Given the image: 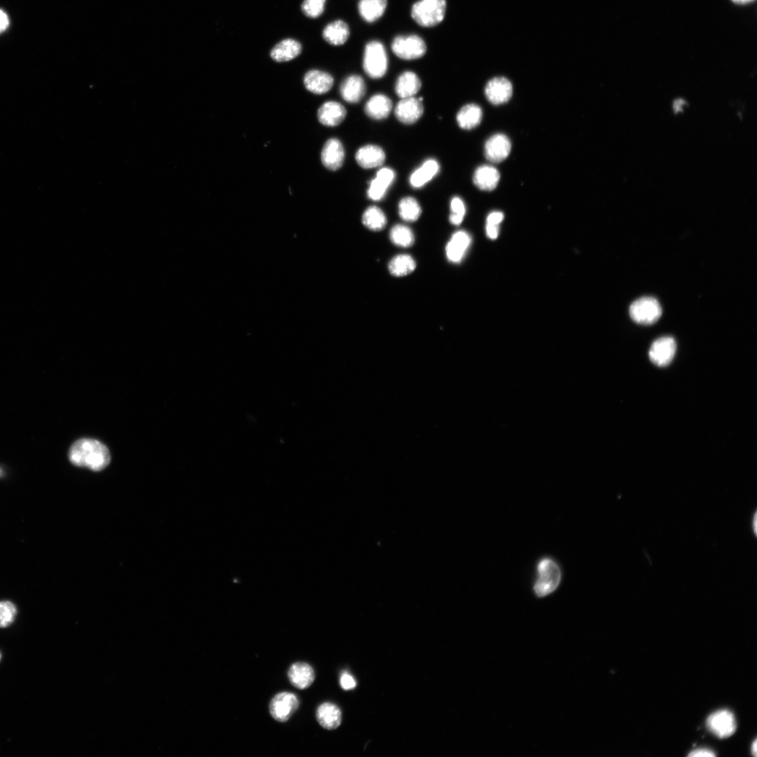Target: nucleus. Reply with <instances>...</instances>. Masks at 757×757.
<instances>
[{
    "mask_svg": "<svg viewBox=\"0 0 757 757\" xmlns=\"http://www.w3.org/2000/svg\"><path fill=\"white\" fill-rule=\"evenodd\" d=\"M69 460L73 465L100 472L111 462V453L108 448L101 442L83 439L76 442L70 449Z\"/></svg>",
    "mask_w": 757,
    "mask_h": 757,
    "instance_id": "f257e3e1",
    "label": "nucleus"
},
{
    "mask_svg": "<svg viewBox=\"0 0 757 757\" xmlns=\"http://www.w3.org/2000/svg\"><path fill=\"white\" fill-rule=\"evenodd\" d=\"M562 580V571L559 565L550 558H544L537 565V577L534 591L539 597H544L554 593Z\"/></svg>",
    "mask_w": 757,
    "mask_h": 757,
    "instance_id": "f03ea898",
    "label": "nucleus"
},
{
    "mask_svg": "<svg viewBox=\"0 0 757 757\" xmlns=\"http://www.w3.org/2000/svg\"><path fill=\"white\" fill-rule=\"evenodd\" d=\"M446 10V0H420L413 6L411 16L420 27L432 28L444 20Z\"/></svg>",
    "mask_w": 757,
    "mask_h": 757,
    "instance_id": "7ed1b4c3",
    "label": "nucleus"
},
{
    "mask_svg": "<svg viewBox=\"0 0 757 757\" xmlns=\"http://www.w3.org/2000/svg\"><path fill=\"white\" fill-rule=\"evenodd\" d=\"M363 69L372 79L383 78L388 69V57L385 46L381 42L372 41L365 47Z\"/></svg>",
    "mask_w": 757,
    "mask_h": 757,
    "instance_id": "20e7f679",
    "label": "nucleus"
},
{
    "mask_svg": "<svg viewBox=\"0 0 757 757\" xmlns=\"http://www.w3.org/2000/svg\"><path fill=\"white\" fill-rule=\"evenodd\" d=\"M395 55L403 60H416L423 57L427 52L424 40L416 35L397 37L392 45Z\"/></svg>",
    "mask_w": 757,
    "mask_h": 757,
    "instance_id": "39448f33",
    "label": "nucleus"
},
{
    "mask_svg": "<svg viewBox=\"0 0 757 757\" xmlns=\"http://www.w3.org/2000/svg\"><path fill=\"white\" fill-rule=\"evenodd\" d=\"M630 315L637 323L652 325L661 317L662 308L656 299L645 297L635 301L631 304Z\"/></svg>",
    "mask_w": 757,
    "mask_h": 757,
    "instance_id": "423d86ee",
    "label": "nucleus"
},
{
    "mask_svg": "<svg viewBox=\"0 0 757 757\" xmlns=\"http://www.w3.org/2000/svg\"><path fill=\"white\" fill-rule=\"evenodd\" d=\"M299 707L297 696L289 692H282L276 695L270 702L271 716L278 722H286L295 714Z\"/></svg>",
    "mask_w": 757,
    "mask_h": 757,
    "instance_id": "0eeeda50",
    "label": "nucleus"
},
{
    "mask_svg": "<svg viewBox=\"0 0 757 757\" xmlns=\"http://www.w3.org/2000/svg\"><path fill=\"white\" fill-rule=\"evenodd\" d=\"M707 726L709 730L720 738L732 735L736 730L734 715L728 710H719L707 719Z\"/></svg>",
    "mask_w": 757,
    "mask_h": 757,
    "instance_id": "6e6552de",
    "label": "nucleus"
},
{
    "mask_svg": "<svg viewBox=\"0 0 757 757\" xmlns=\"http://www.w3.org/2000/svg\"><path fill=\"white\" fill-rule=\"evenodd\" d=\"M675 340L670 337H663L656 340L649 350L650 360L656 365L663 367L669 365L676 353Z\"/></svg>",
    "mask_w": 757,
    "mask_h": 757,
    "instance_id": "1a4fd4ad",
    "label": "nucleus"
},
{
    "mask_svg": "<svg viewBox=\"0 0 757 757\" xmlns=\"http://www.w3.org/2000/svg\"><path fill=\"white\" fill-rule=\"evenodd\" d=\"M511 151V143L504 134H498L491 136L485 145V155L492 163H500L504 161Z\"/></svg>",
    "mask_w": 757,
    "mask_h": 757,
    "instance_id": "9d476101",
    "label": "nucleus"
},
{
    "mask_svg": "<svg viewBox=\"0 0 757 757\" xmlns=\"http://www.w3.org/2000/svg\"><path fill=\"white\" fill-rule=\"evenodd\" d=\"M485 94L488 100L498 106L507 103L513 96V86L505 78H496L486 85Z\"/></svg>",
    "mask_w": 757,
    "mask_h": 757,
    "instance_id": "9b49d317",
    "label": "nucleus"
},
{
    "mask_svg": "<svg viewBox=\"0 0 757 757\" xmlns=\"http://www.w3.org/2000/svg\"><path fill=\"white\" fill-rule=\"evenodd\" d=\"M423 113V101L415 97L403 99L395 109L397 118L405 125L415 124L421 118Z\"/></svg>",
    "mask_w": 757,
    "mask_h": 757,
    "instance_id": "f8f14e48",
    "label": "nucleus"
},
{
    "mask_svg": "<svg viewBox=\"0 0 757 757\" xmlns=\"http://www.w3.org/2000/svg\"><path fill=\"white\" fill-rule=\"evenodd\" d=\"M320 158L323 166L328 170L335 171L339 169L345 158L344 148L340 141L329 139L323 146Z\"/></svg>",
    "mask_w": 757,
    "mask_h": 757,
    "instance_id": "ddd939ff",
    "label": "nucleus"
},
{
    "mask_svg": "<svg viewBox=\"0 0 757 757\" xmlns=\"http://www.w3.org/2000/svg\"><path fill=\"white\" fill-rule=\"evenodd\" d=\"M395 172L392 169H381L369 183L367 190L368 197L373 201H380L383 199L389 188L395 181Z\"/></svg>",
    "mask_w": 757,
    "mask_h": 757,
    "instance_id": "4468645a",
    "label": "nucleus"
},
{
    "mask_svg": "<svg viewBox=\"0 0 757 757\" xmlns=\"http://www.w3.org/2000/svg\"><path fill=\"white\" fill-rule=\"evenodd\" d=\"M304 84L309 92L316 95H322L332 89L334 79L326 72L311 70L305 74Z\"/></svg>",
    "mask_w": 757,
    "mask_h": 757,
    "instance_id": "2eb2a0df",
    "label": "nucleus"
},
{
    "mask_svg": "<svg viewBox=\"0 0 757 757\" xmlns=\"http://www.w3.org/2000/svg\"><path fill=\"white\" fill-rule=\"evenodd\" d=\"M355 160L363 169H369L383 166L386 160L385 151L377 146L368 145L360 148Z\"/></svg>",
    "mask_w": 757,
    "mask_h": 757,
    "instance_id": "dca6fc26",
    "label": "nucleus"
},
{
    "mask_svg": "<svg viewBox=\"0 0 757 757\" xmlns=\"http://www.w3.org/2000/svg\"><path fill=\"white\" fill-rule=\"evenodd\" d=\"M288 677L292 686L298 689L304 690L313 683L315 672L313 667L308 663L298 662L290 666Z\"/></svg>",
    "mask_w": 757,
    "mask_h": 757,
    "instance_id": "f3484780",
    "label": "nucleus"
},
{
    "mask_svg": "<svg viewBox=\"0 0 757 757\" xmlns=\"http://www.w3.org/2000/svg\"><path fill=\"white\" fill-rule=\"evenodd\" d=\"M472 243L470 235L465 231L455 233L446 246V255L453 263L460 262Z\"/></svg>",
    "mask_w": 757,
    "mask_h": 757,
    "instance_id": "a211bd4d",
    "label": "nucleus"
},
{
    "mask_svg": "<svg viewBox=\"0 0 757 757\" xmlns=\"http://www.w3.org/2000/svg\"><path fill=\"white\" fill-rule=\"evenodd\" d=\"M346 111L344 107L335 101H328L323 104L318 111V121L324 126L334 127L339 125L346 118Z\"/></svg>",
    "mask_w": 757,
    "mask_h": 757,
    "instance_id": "6ab92c4d",
    "label": "nucleus"
},
{
    "mask_svg": "<svg viewBox=\"0 0 757 757\" xmlns=\"http://www.w3.org/2000/svg\"><path fill=\"white\" fill-rule=\"evenodd\" d=\"M366 92L363 79L359 76H351L346 78L340 86V94L342 99L350 104H357L364 97Z\"/></svg>",
    "mask_w": 757,
    "mask_h": 757,
    "instance_id": "aec40b11",
    "label": "nucleus"
},
{
    "mask_svg": "<svg viewBox=\"0 0 757 757\" xmlns=\"http://www.w3.org/2000/svg\"><path fill=\"white\" fill-rule=\"evenodd\" d=\"M392 108V102L390 98L383 94H376L367 102L365 112L372 119L382 120L389 117Z\"/></svg>",
    "mask_w": 757,
    "mask_h": 757,
    "instance_id": "412c9836",
    "label": "nucleus"
},
{
    "mask_svg": "<svg viewBox=\"0 0 757 757\" xmlns=\"http://www.w3.org/2000/svg\"><path fill=\"white\" fill-rule=\"evenodd\" d=\"M302 47L299 42L294 39H285L276 44L271 50V58L276 62H288L300 55Z\"/></svg>",
    "mask_w": 757,
    "mask_h": 757,
    "instance_id": "4be33fe9",
    "label": "nucleus"
},
{
    "mask_svg": "<svg viewBox=\"0 0 757 757\" xmlns=\"http://www.w3.org/2000/svg\"><path fill=\"white\" fill-rule=\"evenodd\" d=\"M473 181L474 185L480 190L492 191L500 183V174L495 167L483 165L477 168L474 174Z\"/></svg>",
    "mask_w": 757,
    "mask_h": 757,
    "instance_id": "5701e85b",
    "label": "nucleus"
},
{
    "mask_svg": "<svg viewBox=\"0 0 757 757\" xmlns=\"http://www.w3.org/2000/svg\"><path fill=\"white\" fill-rule=\"evenodd\" d=\"M316 719L323 728L334 730L341 724V712L336 705L331 702H325L318 707Z\"/></svg>",
    "mask_w": 757,
    "mask_h": 757,
    "instance_id": "b1692460",
    "label": "nucleus"
},
{
    "mask_svg": "<svg viewBox=\"0 0 757 757\" xmlns=\"http://www.w3.org/2000/svg\"><path fill=\"white\" fill-rule=\"evenodd\" d=\"M422 87L420 78L413 72L402 73L397 80L395 91L401 99L414 97Z\"/></svg>",
    "mask_w": 757,
    "mask_h": 757,
    "instance_id": "393cba45",
    "label": "nucleus"
},
{
    "mask_svg": "<svg viewBox=\"0 0 757 757\" xmlns=\"http://www.w3.org/2000/svg\"><path fill=\"white\" fill-rule=\"evenodd\" d=\"M388 7V0H360L358 11L360 17L368 23L381 19Z\"/></svg>",
    "mask_w": 757,
    "mask_h": 757,
    "instance_id": "a878e982",
    "label": "nucleus"
},
{
    "mask_svg": "<svg viewBox=\"0 0 757 757\" xmlns=\"http://www.w3.org/2000/svg\"><path fill=\"white\" fill-rule=\"evenodd\" d=\"M349 36L348 26L341 20L330 23L323 31V39L333 46L344 45L348 41Z\"/></svg>",
    "mask_w": 757,
    "mask_h": 757,
    "instance_id": "bb28decb",
    "label": "nucleus"
},
{
    "mask_svg": "<svg viewBox=\"0 0 757 757\" xmlns=\"http://www.w3.org/2000/svg\"><path fill=\"white\" fill-rule=\"evenodd\" d=\"M439 171V162L433 159L428 160L412 174L410 183L414 188H421L430 182Z\"/></svg>",
    "mask_w": 757,
    "mask_h": 757,
    "instance_id": "cd10ccee",
    "label": "nucleus"
},
{
    "mask_svg": "<svg viewBox=\"0 0 757 757\" xmlns=\"http://www.w3.org/2000/svg\"><path fill=\"white\" fill-rule=\"evenodd\" d=\"M483 111L476 104L465 106L457 115L460 127L465 130H472L477 127L482 122Z\"/></svg>",
    "mask_w": 757,
    "mask_h": 757,
    "instance_id": "c85d7f7f",
    "label": "nucleus"
},
{
    "mask_svg": "<svg viewBox=\"0 0 757 757\" xmlns=\"http://www.w3.org/2000/svg\"><path fill=\"white\" fill-rule=\"evenodd\" d=\"M416 268V261L409 255H397L389 264L390 273L399 277L410 274Z\"/></svg>",
    "mask_w": 757,
    "mask_h": 757,
    "instance_id": "c756f323",
    "label": "nucleus"
},
{
    "mask_svg": "<svg viewBox=\"0 0 757 757\" xmlns=\"http://www.w3.org/2000/svg\"><path fill=\"white\" fill-rule=\"evenodd\" d=\"M362 220L366 227L374 231L383 229L387 224L385 214L376 206L369 207L363 213Z\"/></svg>",
    "mask_w": 757,
    "mask_h": 757,
    "instance_id": "7c9ffc66",
    "label": "nucleus"
},
{
    "mask_svg": "<svg viewBox=\"0 0 757 757\" xmlns=\"http://www.w3.org/2000/svg\"><path fill=\"white\" fill-rule=\"evenodd\" d=\"M401 218L407 222H415L419 219L422 208L418 201L411 197L404 198L399 206Z\"/></svg>",
    "mask_w": 757,
    "mask_h": 757,
    "instance_id": "2f4dec72",
    "label": "nucleus"
},
{
    "mask_svg": "<svg viewBox=\"0 0 757 757\" xmlns=\"http://www.w3.org/2000/svg\"><path fill=\"white\" fill-rule=\"evenodd\" d=\"M392 241L401 247H410L414 241L415 237L411 229L405 225H398L395 226L390 232Z\"/></svg>",
    "mask_w": 757,
    "mask_h": 757,
    "instance_id": "473e14b6",
    "label": "nucleus"
},
{
    "mask_svg": "<svg viewBox=\"0 0 757 757\" xmlns=\"http://www.w3.org/2000/svg\"><path fill=\"white\" fill-rule=\"evenodd\" d=\"M18 614L17 606L11 601H0V628H8L15 621Z\"/></svg>",
    "mask_w": 757,
    "mask_h": 757,
    "instance_id": "72a5a7b5",
    "label": "nucleus"
},
{
    "mask_svg": "<svg viewBox=\"0 0 757 757\" xmlns=\"http://www.w3.org/2000/svg\"><path fill=\"white\" fill-rule=\"evenodd\" d=\"M326 0H304L301 9L303 14L311 19H316L325 10Z\"/></svg>",
    "mask_w": 757,
    "mask_h": 757,
    "instance_id": "f704fd0d",
    "label": "nucleus"
},
{
    "mask_svg": "<svg viewBox=\"0 0 757 757\" xmlns=\"http://www.w3.org/2000/svg\"><path fill=\"white\" fill-rule=\"evenodd\" d=\"M451 214L450 221L454 225H460L466 214V207L464 201L460 197H454L451 201Z\"/></svg>",
    "mask_w": 757,
    "mask_h": 757,
    "instance_id": "c9c22d12",
    "label": "nucleus"
},
{
    "mask_svg": "<svg viewBox=\"0 0 757 757\" xmlns=\"http://www.w3.org/2000/svg\"><path fill=\"white\" fill-rule=\"evenodd\" d=\"M340 685L344 690H351L356 686L354 678L348 673H344L340 678Z\"/></svg>",
    "mask_w": 757,
    "mask_h": 757,
    "instance_id": "e433bc0d",
    "label": "nucleus"
},
{
    "mask_svg": "<svg viewBox=\"0 0 757 757\" xmlns=\"http://www.w3.org/2000/svg\"><path fill=\"white\" fill-rule=\"evenodd\" d=\"M504 215L503 213L495 211L491 213L487 219L488 225H498L503 221Z\"/></svg>",
    "mask_w": 757,
    "mask_h": 757,
    "instance_id": "4c0bfd02",
    "label": "nucleus"
},
{
    "mask_svg": "<svg viewBox=\"0 0 757 757\" xmlns=\"http://www.w3.org/2000/svg\"><path fill=\"white\" fill-rule=\"evenodd\" d=\"M9 19L8 15L2 10H0V34L3 33L9 27Z\"/></svg>",
    "mask_w": 757,
    "mask_h": 757,
    "instance_id": "58836bf2",
    "label": "nucleus"
},
{
    "mask_svg": "<svg viewBox=\"0 0 757 757\" xmlns=\"http://www.w3.org/2000/svg\"><path fill=\"white\" fill-rule=\"evenodd\" d=\"M486 232L488 236L490 239H496L499 236V226L493 225H486Z\"/></svg>",
    "mask_w": 757,
    "mask_h": 757,
    "instance_id": "ea45409f",
    "label": "nucleus"
},
{
    "mask_svg": "<svg viewBox=\"0 0 757 757\" xmlns=\"http://www.w3.org/2000/svg\"><path fill=\"white\" fill-rule=\"evenodd\" d=\"M688 756H695H695H699V757L700 756H701V757L702 756H706V757L707 756H713L714 757V756H715V754L712 751H709L708 749H698V750L693 751Z\"/></svg>",
    "mask_w": 757,
    "mask_h": 757,
    "instance_id": "a19ab883",
    "label": "nucleus"
},
{
    "mask_svg": "<svg viewBox=\"0 0 757 757\" xmlns=\"http://www.w3.org/2000/svg\"><path fill=\"white\" fill-rule=\"evenodd\" d=\"M732 1L737 5H746L754 1V0H732Z\"/></svg>",
    "mask_w": 757,
    "mask_h": 757,
    "instance_id": "79ce46f5",
    "label": "nucleus"
},
{
    "mask_svg": "<svg viewBox=\"0 0 757 757\" xmlns=\"http://www.w3.org/2000/svg\"><path fill=\"white\" fill-rule=\"evenodd\" d=\"M752 522H753V525H751V527L753 528L754 534L756 536V513H755V514L754 516V518L752 519Z\"/></svg>",
    "mask_w": 757,
    "mask_h": 757,
    "instance_id": "37998d69",
    "label": "nucleus"
},
{
    "mask_svg": "<svg viewBox=\"0 0 757 757\" xmlns=\"http://www.w3.org/2000/svg\"><path fill=\"white\" fill-rule=\"evenodd\" d=\"M752 746H753V747H752V750H753V753H754V756H756V751H757V749H756V747H757V745H756V740H755V741L754 742V743H753V745H752Z\"/></svg>",
    "mask_w": 757,
    "mask_h": 757,
    "instance_id": "c03bdc74",
    "label": "nucleus"
},
{
    "mask_svg": "<svg viewBox=\"0 0 757 757\" xmlns=\"http://www.w3.org/2000/svg\"><path fill=\"white\" fill-rule=\"evenodd\" d=\"M1 659H2V654H1V653H0V661H1Z\"/></svg>",
    "mask_w": 757,
    "mask_h": 757,
    "instance_id": "a18cd8bd",
    "label": "nucleus"
}]
</instances>
